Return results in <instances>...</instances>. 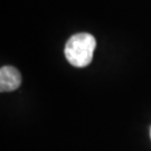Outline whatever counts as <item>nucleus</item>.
I'll return each instance as SVG.
<instances>
[{"label":"nucleus","mask_w":151,"mask_h":151,"mask_svg":"<svg viewBox=\"0 0 151 151\" xmlns=\"http://www.w3.org/2000/svg\"><path fill=\"white\" fill-rule=\"evenodd\" d=\"M96 40L93 35L80 32L73 35L65 45V57L75 67H85L93 60Z\"/></svg>","instance_id":"1"},{"label":"nucleus","mask_w":151,"mask_h":151,"mask_svg":"<svg viewBox=\"0 0 151 151\" xmlns=\"http://www.w3.org/2000/svg\"><path fill=\"white\" fill-rule=\"evenodd\" d=\"M22 84L19 70L12 66H2L0 70V91L11 92L17 90Z\"/></svg>","instance_id":"2"},{"label":"nucleus","mask_w":151,"mask_h":151,"mask_svg":"<svg viewBox=\"0 0 151 151\" xmlns=\"http://www.w3.org/2000/svg\"><path fill=\"white\" fill-rule=\"evenodd\" d=\"M150 138H151V129H150Z\"/></svg>","instance_id":"3"}]
</instances>
